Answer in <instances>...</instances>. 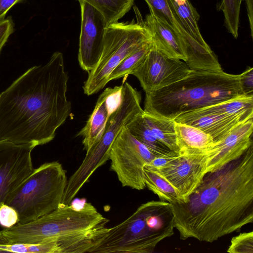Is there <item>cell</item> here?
<instances>
[{
	"mask_svg": "<svg viewBox=\"0 0 253 253\" xmlns=\"http://www.w3.org/2000/svg\"><path fill=\"white\" fill-rule=\"evenodd\" d=\"M152 46V41L151 40L123 59L110 74L109 82L132 75L144 60Z\"/></svg>",
	"mask_w": 253,
	"mask_h": 253,
	"instance_id": "24",
	"label": "cell"
},
{
	"mask_svg": "<svg viewBox=\"0 0 253 253\" xmlns=\"http://www.w3.org/2000/svg\"><path fill=\"white\" fill-rule=\"evenodd\" d=\"M253 118V114L227 116L216 113L187 112L177 116L173 121L199 128L212 137L215 145L238 126Z\"/></svg>",
	"mask_w": 253,
	"mask_h": 253,
	"instance_id": "15",
	"label": "cell"
},
{
	"mask_svg": "<svg viewBox=\"0 0 253 253\" xmlns=\"http://www.w3.org/2000/svg\"><path fill=\"white\" fill-rule=\"evenodd\" d=\"M179 154L178 153L172 152L165 155L159 156L145 166L154 169H161L169 163Z\"/></svg>",
	"mask_w": 253,
	"mask_h": 253,
	"instance_id": "30",
	"label": "cell"
},
{
	"mask_svg": "<svg viewBox=\"0 0 253 253\" xmlns=\"http://www.w3.org/2000/svg\"><path fill=\"white\" fill-rule=\"evenodd\" d=\"M143 24L149 30L154 47L166 56L186 62L179 40L173 30L153 14H147Z\"/></svg>",
	"mask_w": 253,
	"mask_h": 253,
	"instance_id": "16",
	"label": "cell"
},
{
	"mask_svg": "<svg viewBox=\"0 0 253 253\" xmlns=\"http://www.w3.org/2000/svg\"><path fill=\"white\" fill-rule=\"evenodd\" d=\"M190 71L185 62L169 58L152 46L132 75L137 78L146 92L171 85L185 78Z\"/></svg>",
	"mask_w": 253,
	"mask_h": 253,
	"instance_id": "9",
	"label": "cell"
},
{
	"mask_svg": "<svg viewBox=\"0 0 253 253\" xmlns=\"http://www.w3.org/2000/svg\"><path fill=\"white\" fill-rule=\"evenodd\" d=\"M14 23L10 17L0 22V53L1 49L14 30Z\"/></svg>",
	"mask_w": 253,
	"mask_h": 253,
	"instance_id": "29",
	"label": "cell"
},
{
	"mask_svg": "<svg viewBox=\"0 0 253 253\" xmlns=\"http://www.w3.org/2000/svg\"><path fill=\"white\" fill-rule=\"evenodd\" d=\"M152 40L143 21L119 22L108 25L106 29L103 50L95 68L88 73L83 85L87 95L95 94L109 83V76L126 57Z\"/></svg>",
	"mask_w": 253,
	"mask_h": 253,
	"instance_id": "7",
	"label": "cell"
},
{
	"mask_svg": "<svg viewBox=\"0 0 253 253\" xmlns=\"http://www.w3.org/2000/svg\"><path fill=\"white\" fill-rule=\"evenodd\" d=\"M67 181L66 172L60 163H44L11 193L5 204L17 212L18 223L32 221L59 207Z\"/></svg>",
	"mask_w": 253,
	"mask_h": 253,
	"instance_id": "6",
	"label": "cell"
},
{
	"mask_svg": "<svg viewBox=\"0 0 253 253\" xmlns=\"http://www.w3.org/2000/svg\"><path fill=\"white\" fill-rule=\"evenodd\" d=\"M253 118L233 129L207 154V173L221 169L240 158L253 145Z\"/></svg>",
	"mask_w": 253,
	"mask_h": 253,
	"instance_id": "13",
	"label": "cell"
},
{
	"mask_svg": "<svg viewBox=\"0 0 253 253\" xmlns=\"http://www.w3.org/2000/svg\"><path fill=\"white\" fill-rule=\"evenodd\" d=\"M24 0H0V22L4 19L8 11L15 4Z\"/></svg>",
	"mask_w": 253,
	"mask_h": 253,
	"instance_id": "31",
	"label": "cell"
},
{
	"mask_svg": "<svg viewBox=\"0 0 253 253\" xmlns=\"http://www.w3.org/2000/svg\"><path fill=\"white\" fill-rule=\"evenodd\" d=\"M172 204L151 201L142 204L121 223L109 228L92 253H150L174 234Z\"/></svg>",
	"mask_w": 253,
	"mask_h": 253,
	"instance_id": "5",
	"label": "cell"
},
{
	"mask_svg": "<svg viewBox=\"0 0 253 253\" xmlns=\"http://www.w3.org/2000/svg\"><path fill=\"white\" fill-rule=\"evenodd\" d=\"M143 113L129 122L126 126V128L137 140L152 151L161 154L173 152L154 135L145 122Z\"/></svg>",
	"mask_w": 253,
	"mask_h": 253,
	"instance_id": "21",
	"label": "cell"
},
{
	"mask_svg": "<svg viewBox=\"0 0 253 253\" xmlns=\"http://www.w3.org/2000/svg\"><path fill=\"white\" fill-rule=\"evenodd\" d=\"M227 252L229 253H253V232L241 233L234 237Z\"/></svg>",
	"mask_w": 253,
	"mask_h": 253,
	"instance_id": "26",
	"label": "cell"
},
{
	"mask_svg": "<svg viewBox=\"0 0 253 253\" xmlns=\"http://www.w3.org/2000/svg\"><path fill=\"white\" fill-rule=\"evenodd\" d=\"M69 80L63 53L33 66L0 93V141L35 147L55 137L70 117L72 105L66 93Z\"/></svg>",
	"mask_w": 253,
	"mask_h": 253,
	"instance_id": "1",
	"label": "cell"
},
{
	"mask_svg": "<svg viewBox=\"0 0 253 253\" xmlns=\"http://www.w3.org/2000/svg\"><path fill=\"white\" fill-rule=\"evenodd\" d=\"M145 94L144 113L173 121L183 114L245 95L239 75L198 70H190L181 80Z\"/></svg>",
	"mask_w": 253,
	"mask_h": 253,
	"instance_id": "3",
	"label": "cell"
},
{
	"mask_svg": "<svg viewBox=\"0 0 253 253\" xmlns=\"http://www.w3.org/2000/svg\"><path fill=\"white\" fill-rule=\"evenodd\" d=\"M79 2L81 27L78 59L81 68L88 73L100 59L108 25L103 15L95 7L84 1Z\"/></svg>",
	"mask_w": 253,
	"mask_h": 253,
	"instance_id": "12",
	"label": "cell"
},
{
	"mask_svg": "<svg viewBox=\"0 0 253 253\" xmlns=\"http://www.w3.org/2000/svg\"><path fill=\"white\" fill-rule=\"evenodd\" d=\"M240 85L244 94L253 95V69L248 67L239 74Z\"/></svg>",
	"mask_w": 253,
	"mask_h": 253,
	"instance_id": "28",
	"label": "cell"
},
{
	"mask_svg": "<svg viewBox=\"0 0 253 253\" xmlns=\"http://www.w3.org/2000/svg\"><path fill=\"white\" fill-rule=\"evenodd\" d=\"M32 144L0 141V207L34 171Z\"/></svg>",
	"mask_w": 253,
	"mask_h": 253,
	"instance_id": "10",
	"label": "cell"
},
{
	"mask_svg": "<svg viewBox=\"0 0 253 253\" xmlns=\"http://www.w3.org/2000/svg\"><path fill=\"white\" fill-rule=\"evenodd\" d=\"M206 163V154L180 153L164 167L150 169L170 184L181 203H185L207 173Z\"/></svg>",
	"mask_w": 253,
	"mask_h": 253,
	"instance_id": "11",
	"label": "cell"
},
{
	"mask_svg": "<svg viewBox=\"0 0 253 253\" xmlns=\"http://www.w3.org/2000/svg\"><path fill=\"white\" fill-rule=\"evenodd\" d=\"M143 118L156 138L170 150L179 154L173 120L155 116L144 113Z\"/></svg>",
	"mask_w": 253,
	"mask_h": 253,
	"instance_id": "20",
	"label": "cell"
},
{
	"mask_svg": "<svg viewBox=\"0 0 253 253\" xmlns=\"http://www.w3.org/2000/svg\"><path fill=\"white\" fill-rule=\"evenodd\" d=\"M84 1L97 9L107 25L118 22L133 5L134 0H76Z\"/></svg>",
	"mask_w": 253,
	"mask_h": 253,
	"instance_id": "22",
	"label": "cell"
},
{
	"mask_svg": "<svg viewBox=\"0 0 253 253\" xmlns=\"http://www.w3.org/2000/svg\"><path fill=\"white\" fill-rule=\"evenodd\" d=\"M176 22L193 38L202 44L208 45L198 26L200 15L188 0H166Z\"/></svg>",
	"mask_w": 253,
	"mask_h": 253,
	"instance_id": "19",
	"label": "cell"
},
{
	"mask_svg": "<svg viewBox=\"0 0 253 253\" xmlns=\"http://www.w3.org/2000/svg\"><path fill=\"white\" fill-rule=\"evenodd\" d=\"M180 238L213 242L253 221V145L207 173L185 203L171 204Z\"/></svg>",
	"mask_w": 253,
	"mask_h": 253,
	"instance_id": "2",
	"label": "cell"
},
{
	"mask_svg": "<svg viewBox=\"0 0 253 253\" xmlns=\"http://www.w3.org/2000/svg\"><path fill=\"white\" fill-rule=\"evenodd\" d=\"M109 220L90 203L77 208L60 204L51 212L32 221L17 223L0 231L1 243L39 244L56 241L60 253H72L95 229Z\"/></svg>",
	"mask_w": 253,
	"mask_h": 253,
	"instance_id": "4",
	"label": "cell"
},
{
	"mask_svg": "<svg viewBox=\"0 0 253 253\" xmlns=\"http://www.w3.org/2000/svg\"><path fill=\"white\" fill-rule=\"evenodd\" d=\"M243 0H221L220 8L224 17V25L234 38L238 37L240 12Z\"/></svg>",
	"mask_w": 253,
	"mask_h": 253,
	"instance_id": "25",
	"label": "cell"
},
{
	"mask_svg": "<svg viewBox=\"0 0 253 253\" xmlns=\"http://www.w3.org/2000/svg\"><path fill=\"white\" fill-rule=\"evenodd\" d=\"M123 84L108 87L99 95L93 111L85 126L78 136L83 138V144L86 152L100 138L107 122L118 105L121 95Z\"/></svg>",
	"mask_w": 253,
	"mask_h": 253,
	"instance_id": "14",
	"label": "cell"
},
{
	"mask_svg": "<svg viewBox=\"0 0 253 253\" xmlns=\"http://www.w3.org/2000/svg\"><path fill=\"white\" fill-rule=\"evenodd\" d=\"M174 128L179 154H207L215 145L212 137L198 127L174 122Z\"/></svg>",
	"mask_w": 253,
	"mask_h": 253,
	"instance_id": "18",
	"label": "cell"
},
{
	"mask_svg": "<svg viewBox=\"0 0 253 253\" xmlns=\"http://www.w3.org/2000/svg\"><path fill=\"white\" fill-rule=\"evenodd\" d=\"M161 154L137 140L125 126L113 142L109 153L110 169L123 187L138 190L145 187L143 168Z\"/></svg>",
	"mask_w": 253,
	"mask_h": 253,
	"instance_id": "8",
	"label": "cell"
},
{
	"mask_svg": "<svg viewBox=\"0 0 253 253\" xmlns=\"http://www.w3.org/2000/svg\"><path fill=\"white\" fill-rule=\"evenodd\" d=\"M246 3L247 14L249 21L251 35L253 37V0H244Z\"/></svg>",
	"mask_w": 253,
	"mask_h": 253,
	"instance_id": "32",
	"label": "cell"
},
{
	"mask_svg": "<svg viewBox=\"0 0 253 253\" xmlns=\"http://www.w3.org/2000/svg\"><path fill=\"white\" fill-rule=\"evenodd\" d=\"M150 13L169 26L175 33L186 55L196 54L204 45L193 38L176 22L166 0H145Z\"/></svg>",
	"mask_w": 253,
	"mask_h": 253,
	"instance_id": "17",
	"label": "cell"
},
{
	"mask_svg": "<svg viewBox=\"0 0 253 253\" xmlns=\"http://www.w3.org/2000/svg\"><path fill=\"white\" fill-rule=\"evenodd\" d=\"M18 222V214L14 209L6 204L0 207V225L1 226L10 228Z\"/></svg>",
	"mask_w": 253,
	"mask_h": 253,
	"instance_id": "27",
	"label": "cell"
},
{
	"mask_svg": "<svg viewBox=\"0 0 253 253\" xmlns=\"http://www.w3.org/2000/svg\"><path fill=\"white\" fill-rule=\"evenodd\" d=\"M143 173L146 186L161 200L171 204L181 203L180 199L175 189L157 172L144 166Z\"/></svg>",
	"mask_w": 253,
	"mask_h": 253,
	"instance_id": "23",
	"label": "cell"
}]
</instances>
